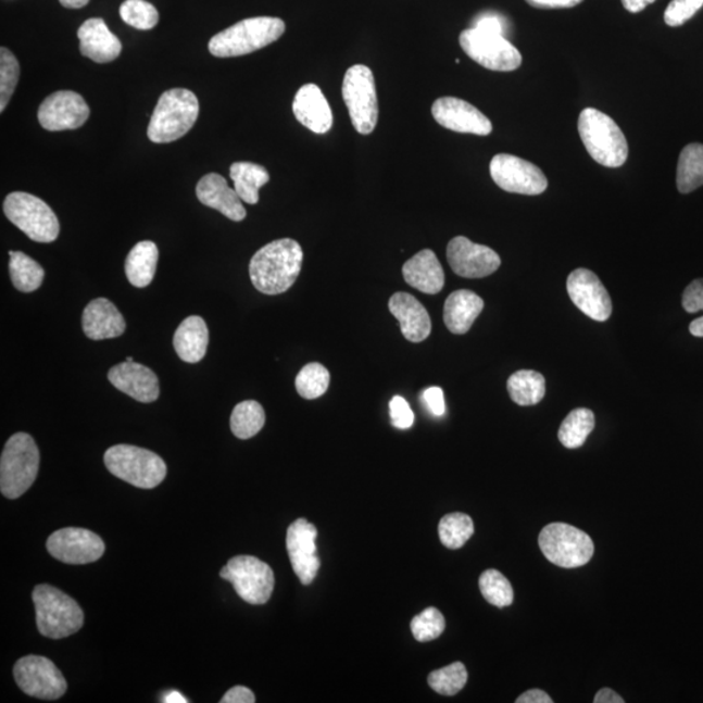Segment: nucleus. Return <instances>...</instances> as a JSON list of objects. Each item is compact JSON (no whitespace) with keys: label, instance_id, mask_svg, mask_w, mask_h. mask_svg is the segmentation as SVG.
Instances as JSON below:
<instances>
[{"label":"nucleus","instance_id":"13d9d810","mask_svg":"<svg viewBox=\"0 0 703 703\" xmlns=\"http://www.w3.org/2000/svg\"><path fill=\"white\" fill-rule=\"evenodd\" d=\"M163 702H166V703H186L188 701L179 692L171 691L167 694H164Z\"/></svg>","mask_w":703,"mask_h":703},{"label":"nucleus","instance_id":"c03bdc74","mask_svg":"<svg viewBox=\"0 0 703 703\" xmlns=\"http://www.w3.org/2000/svg\"><path fill=\"white\" fill-rule=\"evenodd\" d=\"M703 7V0H673L665 12L668 26H680L691 20Z\"/></svg>","mask_w":703,"mask_h":703},{"label":"nucleus","instance_id":"5701e85b","mask_svg":"<svg viewBox=\"0 0 703 703\" xmlns=\"http://www.w3.org/2000/svg\"><path fill=\"white\" fill-rule=\"evenodd\" d=\"M197 199L202 205L218 210L228 219L241 222L247 218V210L236 190L229 188L227 180L219 174H208L197 184Z\"/></svg>","mask_w":703,"mask_h":703},{"label":"nucleus","instance_id":"412c9836","mask_svg":"<svg viewBox=\"0 0 703 703\" xmlns=\"http://www.w3.org/2000/svg\"><path fill=\"white\" fill-rule=\"evenodd\" d=\"M110 384L140 403H153L160 398V379L149 367L135 363H122L111 367Z\"/></svg>","mask_w":703,"mask_h":703},{"label":"nucleus","instance_id":"7ed1b4c3","mask_svg":"<svg viewBox=\"0 0 703 703\" xmlns=\"http://www.w3.org/2000/svg\"><path fill=\"white\" fill-rule=\"evenodd\" d=\"M199 114L200 103L193 91L181 88L164 91L151 115L148 137L154 143L177 141L193 128Z\"/></svg>","mask_w":703,"mask_h":703},{"label":"nucleus","instance_id":"423d86ee","mask_svg":"<svg viewBox=\"0 0 703 703\" xmlns=\"http://www.w3.org/2000/svg\"><path fill=\"white\" fill-rule=\"evenodd\" d=\"M39 468L38 447L29 434L17 432L5 443L0 457V491L17 499L35 484Z\"/></svg>","mask_w":703,"mask_h":703},{"label":"nucleus","instance_id":"b1692460","mask_svg":"<svg viewBox=\"0 0 703 703\" xmlns=\"http://www.w3.org/2000/svg\"><path fill=\"white\" fill-rule=\"evenodd\" d=\"M80 51L90 61L104 64L114 62L123 50L121 39L111 33L102 18H89L77 30Z\"/></svg>","mask_w":703,"mask_h":703},{"label":"nucleus","instance_id":"603ef678","mask_svg":"<svg viewBox=\"0 0 703 703\" xmlns=\"http://www.w3.org/2000/svg\"><path fill=\"white\" fill-rule=\"evenodd\" d=\"M553 699L547 692L541 691V689H530V691L525 692L516 700V703H553Z\"/></svg>","mask_w":703,"mask_h":703},{"label":"nucleus","instance_id":"39448f33","mask_svg":"<svg viewBox=\"0 0 703 703\" xmlns=\"http://www.w3.org/2000/svg\"><path fill=\"white\" fill-rule=\"evenodd\" d=\"M33 602L39 633L49 639H65L84 626V613L78 603L51 585H38L33 590Z\"/></svg>","mask_w":703,"mask_h":703},{"label":"nucleus","instance_id":"72a5a7b5","mask_svg":"<svg viewBox=\"0 0 703 703\" xmlns=\"http://www.w3.org/2000/svg\"><path fill=\"white\" fill-rule=\"evenodd\" d=\"M9 254L12 285L25 293L37 291L45 279L43 267L23 252L11 251Z\"/></svg>","mask_w":703,"mask_h":703},{"label":"nucleus","instance_id":"a211bd4d","mask_svg":"<svg viewBox=\"0 0 703 703\" xmlns=\"http://www.w3.org/2000/svg\"><path fill=\"white\" fill-rule=\"evenodd\" d=\"M317 528L305 518H299L287 530V551L293 572L302 585H311L317 577L321 561L317 555Z\"/></svg>","mask_w":703,"mask_h":703},{"label":"nucleus","instance_id":"49530a36","mask_svg":"<svg viewBox=\"0 0 703 703\" xmlns=\"http://www.w3.org/2000/svg\"><path fill=\"white\" fill-rule=\"evenodd\" d=\"M682 307L691 314L703 312V279H695L686 288Z\"/></svg>","mask_w":703,"mask_h":703},{"label":"nucleus","instance_id":"3c124183","mask_svg":"<svg viewBox=\"0 0 703 703\" xmlns=\"http://www.w3.org/2000/svg\"><path fill=\"white\" fill-rule=\"evenodd\" d=\"M535 9L541 10H556V9H572L583 2V0H525Z\"/></svg>","mask_w":703,"mask_h":703},{"label":"nucleus","instance_id":"5fc2aeb1","mask_svg":"<svg viewBox=\"0 0 703 703\" xmlns=\"http://www.w3.org/2000/svg\"><path fill=\"white\" fill-rule=\"evenodd\" d=\"M654 2L655 0H622L624 9L632 13H639Z\"/></svg>","mask_w":703,"mask_h":703},{"label":"nucleus","instance_id":"37998d69","mask_svg":"<svg viewBox=\"0 0 703 703\" xmlns=\"http://www.w3.org/2000/svg\"><path fill=\"white\" fill-rule=\"evenodd\" d=\"M20 77V64L15 55L7 49H0V111L5 110Z\"/></svg>","mask_w":703,"mask_h":703},{"label":"nucleus","instance_id":"c756f323","mask_svg":"<svg viewBox=\"0 0 703 703\" xmlns=\"http://www.w3.org/2000/svg\"><path fill=\"white\" fill-rule=\"evenodd\" d=\"M236 193L242 202L255 205L260 201V189L271 180L267 170L251 162H235L229 168Z\"/></svg>","mask_w":703,"mask_h":703},{"label":"nucleus","instance_id":"f704fd0d","mask_svg":"<svg viewBox=\"0 0 703 703\" xmlns=\"http://www.w3.org/2000/svg\"><path fill=\"white\" fill-rule=\"evenodd\" d=\"M594 413L587 409L572 411L561 425L557 438L565 449H580L594 430Z\"/></svg>","mask_w":703,"mask_h":703},{"label":"nucleus","instance_id":"dca6fc26","mask_svg":"<svg viewBox=\"0 0 703 703\" xmlns=\"http://www.w3.org/2000/svg\"><path fill=\"white\" fill-rule=\"evenodd\" d=\"M52 557L65 564H88L101 560L104 543L93 531L64 528L54 531L46 542Z\"/></svg>","mask_w":703,"mask_h":703},{"label":"nucleus","instance_id":"6ab92c4d","mask_svg":"<svg viewBox=\"0 0 703 703\" xmlns=\"http://www.w3.org/2000/svg\"><path fill=\"white\" fill-rule=\"evenodd\" d=\"M567 291L572 302L591 319L604 322L613 313V302L607 289L588 268H577L569 275Z\"/></svg>","mask_w":703,"mask_h":703},{"label":"nucleus","instance_id":"f03ea898","mask_svg":"<svg viewBox=\"0 0 703 703\" xmlns=\"http://www.w3.org/2000/svg\"><path fill=\"white\" fill-rule=\"evenodd\" d=\"M285 32L286 23L281 18L267 16L246 18L210 39L209 51L216 58L252 54L278 41Z\"/></svg>","mask_w":703,"mask_h":703},{"label":"nucleus","instance_id":"79ce46f5","mask_svg":"<svg viewBox=\"0 0 703 703\" xmlns=\"http://www.w3.org/2000/svg\"><path fill=\"white\" fill-rule=\"evenodd\" d=\"M444 629V616L436 607L426 608L422 614L413 617L411 623L413 637L419 642L437 640Z\"/></svg>","mask_w":703,"mask_h":703},{"label":"nucleus","instance_id":"20e7f679","mask_svg":"<svg viewBox=\"0 0 703 703\" xmlns=\"http://www.w3.org/2000/svg\"><path fill=\"white\" fill-rule=\"evenodd\" d=\"M578 134L583 147L604 167H622L628 160L626 136L613 117L597 109H585L578 117Z\"/></svg>","mask_w":703,"mask_h":703},{"label":"nucleus","instance_id":"4d7b16f0","mask_svg":"<svg viewBox=\"0 0 703 703\" xmlns=\"http://www.w3.org/2000/svg\"><path fill=\"white\" fill-rule=\"evenodd\" d=\"M689 331H691L693 337L703 338V317L694 319L691 326H689Z\"/></svg>","mask_w":703,"mask_h":703},{"label":"nucleus","instance_id":"58836bf2","mask_svg":"<svg viewBox=\"0 0 703 703\" xmlns=\"http://www.w3.org/2000/svg\"><path fill=\"white\" fill-rule=\"evenodd\" d=\"M479 590L486 601L499 608L511 606L514 589L511 582L497 569L485 570L479 577Z\"/></svg>","mask_w":703,"mask_h":703},{"label":"nucleus","instance_id":"ddd939ff","mask_svg":"<svg viewBox=\"0 0 703 703\" xmlns=\"http://www.w3.org/2000/svg\"><path fill=\"white\" fill-rule=\"evenodd\" d=\"M13 676L20 689L30 698L54 701L67 692L63 674L45 656H23L13 667Z\"/></svg>","mask_w":703,"mask_h":703},{"label":"nucleus","instance_id":"f3484780","mask_svg":"<svg viewBox=\"0 0 703 703\" xmlns=\"http://www.w3.org/2000/svg\"><path fill=\"white\" fill-rule=\"evenodd\" d=\"M447 261L453 273L468 279L489 277L502 264L501 258L491 248L475 244L464 236H457L449 242Z\"/></svg>","mask_w":703,"mask_h":703},{"label":"nucleus","instance_id":"8fccbe9b","mask_svg":"<svg viewBox=\"0 0 703 703\" xmlns=\"http://www.w3.org/2000/svg\"><path fill=\"white\" fill-rule=\"evenodd\" d=\"M255 695L246 687H234L221 700V703H254Z\"/></svg>","mask_w":703,"mask_h":703},{"label":"nucleus","instance_id":"cd10ccee","mask_svg":"<svg viewBox=\"0 0 703 703\" xmlns=\"http://www.w3.org/2000/svg\"><path fill=\"white\" fill-rule=\"evenodd\" d=\"M485 302L469 289H459L447 298L443 319L452 334L464 335L470 330L478 315L484 311Z\"/></svg>","mask_w":703,"mask_h":703},{"label":"nucleus","instance_id":"473e14b6","mask_svg":"<svg viewBox=\"0 0 703 703\" xmlns=\"http://www.w3.org/2000/svg\"><path fill=\"white\" fill-rule=\"evenodd\" d=\"M676 184L680 193H691L703 186V145L689 143L679 156Z\"/></svg>","mask_w":703,"mask_h":703},{"label":"nucleus","instance_id":"c85d7f7f","mask_svg":"<svg viewBox=\"0 0 703 703\" xmlns=\"http://www.w3.org/2000/svg\"><path fill=\"white\" fill-rule=\"evenodd\" d=\"M209 346V328L206 322L199 315H190L184 319L174 337V347L184 363L197 364L206 356Z\"/></svg>","mask_w":703,"mask_h":703},{"label":"nucleus","instance_id":"aec40b11","mask_svg":"<svg viewBox=\"0 0 703 703\" xmlns=\"http://www.w3.org/2000/svg\"><path fill=\"white\" fill-rule=\"evenodd\" d=\"M431 114L440 126L453 133L477 136H489L492 133L489 117L460 98H439L432 104Z\"/></svg>","mask_w":703,"mask_h":703},{"label":"nucleus","instance_id":"864d4df0","mask_svg":"<svg viewBox=\"0 0 703 703\" xmlns=\"http://www.w3.org/2000/svg\"><path fill=\"white\" fill-rule=\"evenodd\" d=\"M624 699L620 694H617L613 689L602 688L600 692L595 694L594 703H624Z\"/></svg>","mask_w":703,"mask_h":703},{"label":"nucleus","instance_id":"9b49d317","mask_svg":"<svg viewBox=\"0 0 703 703\" xmlns=\"http://www.w3.org/2000/svg\"><path fill=\"white\" fill-rule=\"evenodd\" d=\"M221 577L233 583L242 601L251 604H265L271 600L275 587L271 565L251 555L233 557L222 568Z\"/></svg>","mask_w":703,"mask_h":703},{"label":"nucleus","instance_id":"e433bc0d","mask_svg":"<svg viewBox=\"0 0 703 703\" xmlns=\"http://www.w3.org/2000/svg\"><path fill=\"white\" fill-rule=\"evenodd\" d=\"M438 533L440 542L447 549H462L470 537L475 535V524L470 516L455 512V514L445 515L439 523Z\"/></svg>","mask_w":703,"mask_h":703},{"label":"nucleus","instance_id":"c9c22d12","mask_svg":"<svg viewBox=\"0 0 703 703\" xmlns=\"http://www.w3.org/2000/svg\"><path fill=\"white\" fill-rule=\"evenodd\" d=\"M265 423V411L254 400H247L236 405L231 415V430L239 439H251L258 436Z\"/></svg>","mask_w":703,"mask_h":703},{"label":"nucleus","instance_id":"9d476101","mask_svg":"<svg viewBox=\"0 0 703 703\" xmlns=\"http://www.w3.org/2000/svg\"><path fill=\"white\" fill-rule=\"evenodd\" d=\"M538 544L550 563L562 568H578L594 555V543L585 531L569 524L553 523L544 527Z\"/></svg>","mask_w":703,"mask_h":703},{"label":"nucleus","instance_id":"a19ab883","mask_svg":"<svg viewBox=\"0 0 703 703\" xmlns=\"http://www.w3.org/2000/svg\"><path fill=\"white\" fill-rule=\"evenodd\" d=\"M120 13L124 23L140 30L153 29L160 22V13L147 0H126L121 5Z\"/></svg>","mask_w":703,"mask_h":703},{"label":"nucleus","instance_id":"1a4fd4ad","mask_svg":"<svg viewBox=\"0 0 703 703\" xmlns=\"http://www.w3.org/2000/svg\"><path fill=\"white\" fill-rule=\"evenodd\" d=\"M4 214L13 225L33 241L52 242L61 233L58 216L52 209L38 197L13 192L5 197Z\"/></svg>","mask_w":703,"mask_h":703},{"label":"nucleus","instance_id":"f8f14e48","mask_svg":"<svg viewBox=\"0 0 703 703\" xmlns=\"http://www.w3.org/2000/svg\"><path fill=\"white\" fill-rule=\"evenodd\" d=\"M459 41L472 61L490 71L511 72L523 63L520 51L501 35L470 28L460 35Z\"/></svg>","mask_w":703,"mask_h":703},{"label":"nucleus","instance_id":"f257e3e1","mask_svg":"<svg viewBox=\"0 0 703 703\" xmlns=\"http://www.w3.org/2000/svg\"><path fill=\"white\" fill-rule=\"evenodd\" d=\"M304 252L298 241L280 239L262 247L249 264V275L258 291L280 294L288 291L301 273Z\"/></svg>","mask_w":703,"mask_h":703},{"label":"nucleus","instance_id":"0eeeda50","mask_svg":"<svg viewBox=\"0 0 703 703\" xmlns=\"http://www.w3.org/2000/svg\"><path fill=\"white\" fill-rule=\"evenodd\" d=\"M104 465L117 478L140 489H154L167 475L166 463L149 450L129 444L111 447L104 453Z\"/></svg>","mask_w":703,"mask_h":703},{"label":"nucleus","instance_id":"393cba45","mask_svg":"<svg viewBox=\"0 0 703 703\" xmlns=\"http://www.w3.org/2000/svg\"><path fill=\"white\" fill-rule=\"evenodd\" d=\"M389 309L393 317L399 321L400 330L406 340L412 343H422L429 338L431 332L430 315L415 296L398 292L390 299Z\"/></svg>","mask_w":703,"mask_h":703},{"label":"nucleus","instance_id":"bf43d9fd","mask_svg":"<svg viewBox=\"0 0 703 703\" xmlns=\"http://www.w3.org/2000/svg\"><path fill=\"white\" fill-rule=\"evenodd\" d=\"M128 363H134L135 359L134 357H127Z\"/></svg>","mask_w":703,"mask_h":703},{"label":"nucleus","instance_id":"a18cd8bd","mask_svg":"<svg viewBox=\"0 0 703 703\" xmlns=\"http://www.w3.org/2000/svg\"><path fill=\"white\" fill-rule=\"evenodd\" d=\"M390 416L392 425L400 430L410 429L415 424V413L409 402L402 397H396L390 402Z\"/></svg>","mask_w":703,"mask_h":703},{"label":"nucleus","instance_id":"4468645a","mask_svg":"<svg viewBox=\"0 0 703 703\" xmlns=\"http://www.w3.org/2000/svg\"><path fill=\"white\" fill-rule=\"evenodd\" d=\"M490 175L505 192L538 196L548 189V177L536 164L511 154H498L490 163Z\"/></svg>","mask_w":703,"mask_h":703},{"label":"nucleus","instance_id":"6e6d98bb","mask_svg":"<svg viewBox=\"0 0 703 703\" xmlns=\"http://www.w3.org/2000/svg\"><path fill=\"white\" fill-rule=\"evenodd\" d=\"M65 9H72V10H77V9H83V7L87 5L90 0H59Z\"/></svg>","mask_w":703,"mask_h":703},{"label":"nucleus","instance_id":"de8ad7c7","mask_svg":"<svg viewBox=\"0 0 703 703\" xmlns=\"http://www.w3.org/2000/svg\"><path fill=\"white\" fill-rule=\"evenodd\" d=\"M426 409L432 416H443L445 413L444 392L440 387H430L423 396Z\"/></svg>","mask_w":703,"mask_h":703},{"label":"nucleus","instance_id":"4c0bfd02","mask_svg":"<svg viewBox=\"0 0 703 703\" xmlns=\"http://www.w3.org/2000/svg\"><path fill=\"white\" fill-rule=\"evenodd\" d=\"M330 373L324 365L318 363L307 364L296 377V390L301 398L307 400L318 399L325 396L330 386Z\"/></svg>","mask_w":703,"mask_h":703},{"label":"nucleus","instance_id":"6e6552de","mask_svg":"<svg viewBox=\"0 0 703 703\" xmlns=\"http://www.w3.org/2000/svg\"><path fill=\"white\" fill-rule=\"evenodd\" d=\"M341 95L350 113L352 126L360 135H371L378 123V97L373 72L363 64L346 72Z\"/></svg>","mask_w":703,"mask_h":703},{"label":"nucleus","instance_id":"09e8293b","mask_svg":"<svg viewBox=\"0 0 703 703\" xmlns=\"http://www.w3.org/2000/svg\"><path fill=\"white\" fill-rule=\"evenodd\" d=\"M473 28L482 30L486 33H491V35H501L504 33V23L501 16H498L497 13H485L477 17Z\"/></svg>","mask_w":703,"mask_h":703},{"label":"nucleus","instance_id":"7c9ffc66","mask_svg":"<svg viewBox=\"0 0 703 703\" xmlns=\"http://www.w3.org/2000/svg\"><path fill=\"white\" fill-rule=\"evenodd\" d=\"M160 251L153 241H141L133 248L126 261V275L130 285L145 288L154 279Z\"/></svg>","mask_w":703,"mask_h":703},{"label":"nucleus","instance_id":"a878e982","mask_svg":"<svg viewBox=\"0 0 703 703\" xmlns=\"http://www.w3.org/2000/svg\"><path fill=\"white\" fill-rule=\"evenodd\" d=\"M126 321L108 299L89 302L83 313V330L91 340L120 338L126 331Z\"/></svg>","mask_w":703,"mask_h":703},{"label":"nucleus","instance_id":"bb28decb","mask_svg":"<svg viewBox=\"0 0 703 703\" xmlns=\"http://www.w3.org/2000/svg\"><path fill=\"white\" fill-rule=\"evenodd\" d=\"M403 277L411 287L427 294L442 291L445 281L443 267L430 249H424L405 262Z\"/></svg>","mask_w":703,"mask_h":703},{"label":"nucleus","instance_id":"4be33fe9","mask_svg":"<svg viewBox=\"0 0 703 703\" xmlns=\"http://www.w3.org/2000/svg\"><path fill=\"white\" fill-rule=\"evenodd\" d=\"M292 110L296 120L314 134L325 135L332 128L330 104L317 85L306 84L301 87L296 93Z\"/></svg>","mask_w":703,"mask_h":703},{"label":"nucleus","instance_id":"2f4dec72","mask_svg":"<svg viewBox=\"0 0 703 703\" xmlns=\"http://www.w3.org/2000/svg\"><path fill=\"white\" fill-rule=\"evenodd\" d=\"M507 389L514 402L522 406L536 405L547 393V380L541 373L518 371L509 379Z\"/></svg>","mask_w":703,"mask_h":703},{"label":"nucleus","instance_id":"2eb2a0df","mask_svg":"<svg viewBox=\"0 0 703 703\" xmlns=\"http://www.w3.org/2000/svg\"><path fill=\"white\" fill-rule=\"evenodd\" d=\"M90 109L83 96L72 90H59L41 103L38 122L50 133L77 129L89 120Z\"/></svg>","mask_w":703,"mask_h":703},{"label":"nucleus","instance_id":"ea45409f","mask_svg":"<svg viewBox=\"0 0 703 703\" xmlns=\"http://www.w3.org/2000/svg\"><path fill=\"white\" fill-rule=\"evenodd\" d=\"M427 682L439 694L455 695L468 682V671L462 662H455L431 673Z\"/></svg>","mask_w":703,"mask_h":703}]
</instances>
